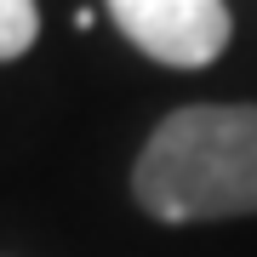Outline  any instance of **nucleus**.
Returning <instances> with one entry per match:
<instances>
[{
  "label": "nucleus",
  "mask_w": 257,
  "mask_h": 257,
  "mask_svg": "<svg viewBox=\"0 0 257 257\" xmlns=\"http://www.w3.org/2000/svg\"><path fill=\"white\" fill-rule=\"evenodd\" d=\"M132 194L160 223L251 217L257 211V103H194L155 126Z\"/></svg>",
  "instance_id": "f257e3e1"
},
{
  "label": "nucleus",
  "mask_w": 257,
  "mask_h": 257,
  "mask_svg": "<svg viewBox=\"0 0 257 257\" xmlns=\"http://www.w3.org/2000/svg\"><path fill=\"white\" fill-rule=\"evenodd\" d=\"M109 18L138 52L172 69H206L229 46L223 0H109Z\"/></svg>",
  "instance_id": "f03ea898"
},
{
  "label": "nucleus",
  "mask_w": 257,
  "mask_h": 257,
  "mask_svg": "<svg viewBox=\"0 0 257 257\" xmlns=\"http://www.w3.org/2000/svg\"><path fill=\"white\" fill-rule=\"evenodd\" d=\"M35 35H40L35 0H0V63L23 57L29 46H35Z\"/></svg>",
  "instance_id": "7ed1b4c3"
}]
</instances>
